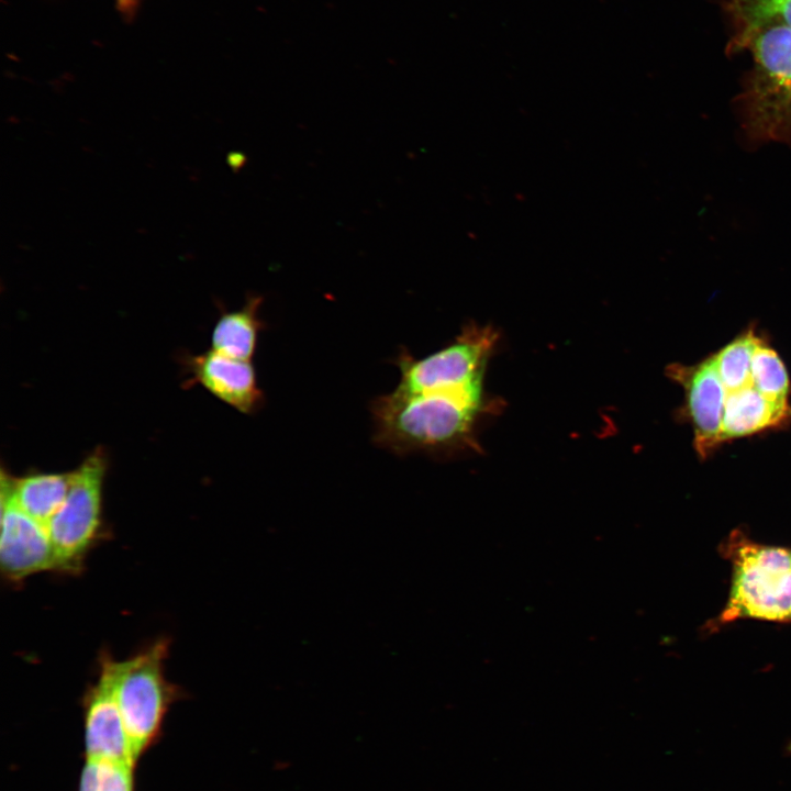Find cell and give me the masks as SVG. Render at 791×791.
I'll return each mask as SVG.
<instances>
[{
    "mask_svg": "<svg viewBox=\"0 0 791 791\" xmlns=\"http://www.w3.org/2000/svg\"><path fill=\"white\" fill-rule=\"evenodd\" d=\"M483 408V386L415 394L393 390L369 404L371 438L397 456L448 454L470 443Z\"/></svg>",
    "mask_w": 791,
    "mask_h": 791,
    "instance_id": "1",
    "label": "cell"
},
{
    "mask_svg": "<svg viewBox=\"0 0 791 791\" xmlns=\"http://www.w3.org/2000/svg\"><path fill=\"white\" fill-rule=\"evenodd\" d=\"M720 552L732 576L717 624L743 619L791 623V548L761 544L734 530Z\"/></svg>",
    "mask_w": 791,
    "mask_h": 791,
    "instance_id": "2",
    "label": "cell"
},
{
    "mask_svg": "<svg viewBox=\"0 0 791 791\" xmlns=\"http://www.w3.org/2000/svg\"><path fill=\"white\" fill-rule=\"evenodd\" d=\"M754 68L743 93L744 124L756 141H791V27L767 23L737 33Z\"/></svg>",
    "mask_w": 791,
    "mask_h": 791,
    "instance_id": "3",
    "label": "cell"
},
{
    "mask_svg": "<svg viewBox=\"0 0 791 791\" xmlns=\"http://www.w3.org/2000/svg\"><path fill=\"white\" fill-rule=\"evenodd\" d=\"M167 653L163 638L126 660L112 659L113 693L135 761L157 742L170 705L181 695L165 677Z\"/></svg>",
    "mask_w": 791,
    "mask_h": 791,
    "instance_id": "4",
    "label": "cell"
},
{
    "mask_svg": "<svg viewBox=\"0 0 791 791\" xmlns=\"http://www.w3.org/2000/svg\"><path fill=\"white\" fill-rule=\"evenodd\" d=\"M491 327L467 325L454 342L423 358L402 348L394 359L396 392L415 394L483 386V372L495 344Z\"/></svg>",
    "mask_w": 791,
    "mask_h": 791,
    "instance_id": "5",
    "label": "cell"
},
{
    "mask_svg": "<svg viewBox=\"0 0 791 791\" xmlns=\"http://www.w3.org/2000/svg\"><path fill=\"white\" fill-rule=\"evenodd\" d=\"M105 457L94 450L73 471L68 494L46 528L54 548L56 571L76 573L97 543L102 528V487Z\"/></svg>",
    "mask_w": 791,
    "mask_h": 791,
    "instance_id": "6",
    "label": "cell"
},
{
    "mask_svg": "<svg viewBox=\"0 0 791 791\" xmlns=\"http://www.w3.org/2000/svg\"><path fill=\"white\" fill-rule=\"evenodd\" d=\"M112 659L102 653L98 681L83 695L86 756L134 767L136 761L113 693Z\"/></svg>",
    "mask_w": 791,
    "mask_h": 791,
    "instance_id": "7",
    "label": "cell"
},
{
    "mask_svg": "<svg viewBox=\"0 0 791 791\" xmlns=\"http://www.w3.org/2000/svg\"><path fill=\"white\" fill-rule=\"evenodd\" d=\"M0 565L11 581L56 571L54 548L47 528L23 512L1 486Z\"/></svg>",
    "mask_w": 791,
    "mask_h": 791,
    "instance_id": "8",
    "label": "cell"
},
{
    "mask_svg": "<svg viewBox=\"0 0 791 791\" xmlns=\"http://www.w3.org/2000/svg\"><path fill=\"white\" fill-rule=\"evenodd\" d=\"M668 374L684 389L687 412L694 430V447L701 457H706L723 443L726 390L714 358L692 367L676 364L668 368Z\"/></svg>",
    "mask_w": 791,
    "mask_h": 791,
    "instance_id": "9",
    "label": "cell"
},
{
    "mask_svg": "<svg viewBox=\"0 0 791 791\" xmlns=\"http://www.w3.org/2000/svg\"><path fill=\"white\" fill-rule=\"evenodd\" d=\"M191 370L194 379L207 390L242 413H255L265 403L250 361L212 349L194 357Z\"/></svg>",
    "mask_w": 791,
    "mask_h": 791,
    "instance_id": "10",
    "label": "cell"
},
{
    "mask_svg": "<svg viewBox=\"0 0 791 791\" xmlns=\"http://www.w3.org/2000/svg\"><path fill=\"white\" fill-rule=\"evenodd\" d=\"M791 421L788 402L765 398L753 385L726 392L722 442L751 435Z\"/></svg>",
    "mask_w": 791,
    "mask_h": 791,
    "instance_id": "11",
    "label": "cell"
},
{
    "mask_svg": "<svg viewBox=\"0 0 791 791\" xmlns=\"http://www.w3.org/2000/svg\"><path fill=\"white\" fill-rule=\"evenodd\" d=\"M73 471L68 474H34L22 478L1 475V486L15 504L40 524L47 526L63 505L71 486Z\"/></svg>",
    "mask_w": 791,
    "mask_h": 791,
    "instance_id": "12",
    "label": "cell"
},
{
    "mask_svg": "<svg viewBox=\"0 0 791 791\" xmlns=\"http://www.w3.org/2000/svg\"><path fill=\"white\" fill-rule=\"evenodd\" d=\"M263 300L261 296L250 294L242 308L223 312L212 332V349L250 361L256 350L258 334L265 327L258 315Z\"/></svg>",
    "mask_w": 791,
    "mask_h": 791,
    "instance_id": "13",
    "label": "cell"
},
{
    "mask_svg": "<svg viewBox=\"0 0 791 791\" xmlns=\"http://www.w3.org/2000/svg\"><path fill=\"white\" fill-rule=\"evenodd\" d=\"M760 337L751 330L737 336L713 355L726 392L751 385V359Z\"/></svg>",
    "mask_w": 791,
    "mask_h": 791,
    "instance_id": "14",
    "label": "cell"
},
{
    "mask_svg": "<svg viewBox=\"0 0 791 791\" xmlns=\"http://www.w3.org/2000/svg\"><path fill=\"white\" fill-rule=\"evenodd\" d=\"M751 385L770 401L788 402L790 380L787 368L777 352L762 339L751 359Z\"/></svg>",
    "mask_w": 791,
    "mask_h": 791,
    "instance_id": "15",
    "label": "cell"
},
{
    "mask_svg": "<svg viewBox=\"0 0 791 791\" xmlns=\"http://www.w3.org/2000/svg\"><path fill=\"white\" fill-rule=\"evenodd\" d=\"M79 791H134L133 767L118 761L87 759L80 775Z\"/></svg>",
    "mask_w": 791,
    "mask_h": 791,
    "instance_id": "16",
    "label": "cell"
},
{
    "mask_svg": "<svg viewBox=\"0 0 791 791\" xmlns=\"http://www.w3.org/2000/svg\"><path fill=\"white\" fill-rule=\"evenodd\" d=\"M131 1H132V0H120V2H121L123 5L130 4Z\"/></svg>",
    "mask_w": 791,
    "mask_h": 791,
    "instance_id": "17",
    "label": "cell"
},
{
    "mask_svg": "<svg viewBox=\"0 0 791 791\" xmlns=\"http://www.w3.org/2000/svg\"><path fill=\"white\" fill-rule=\"evenodd\" d=\"M786 749H787L788 754H791V742L787 745Z\"/></svg>",
    "mask_w": 791,
    "mask_h": 791,
    "instance_id": "18",
    "label": "cell"
}]
</instances>
